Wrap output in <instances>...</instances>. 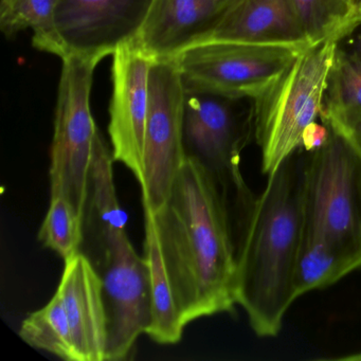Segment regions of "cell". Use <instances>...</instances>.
I'll use <instances>...</instances> for the list:
<instances>
[{
	"instance_id": "cell-5",
	"label": "cell",
	"mask_w": 361,
	"mask_h": 361,
	"mask_svg": "<svg viewBox=\"0 0 361 361\" xmlns=\"http://www.w3.org/2000/svg\"><path fill=\"white\" fill-rule=\"evenodd\" d=\"M304 234L361 250V154L331 128L322 147L306 152Z\"/></svg>"
},
{
	"instance_id": "cell-2",
	"label": "cell",
	"mask_w": 361,
	"mask_h": 361,
	"mask_svg": "<svg viewBox=\"0 0 361 361\" xmlns=\"http://www.w3.org/2000/svg\"><path fill=\"white\" fill-rule=\"evenodd\" d=\"M299 149L268 177L248 214L233 226L236 304L255 335L276 337L295 302V274L304 234V169Z\"/></svg>"
},
{
	"instance_id": "cell-8",
	"label": "cell",
	"mask_w": 361,
	"mask_h": 361,
	"mask_svg": "<svg viewBox=\"0 0 361 361\" xmlns=\"http://www.w3.org/2000/svg\"><path fill=\"white\" fill-rule=\"evenodd\" d=\"M185 86L173 59H156L149 75V111L143 173L139 185L143 211L154 213L166 202L185 164Z\"/></svg>"
},
{
	"instance_id": "cell-21",
	"label": "cell",
	"mask_w": 361,
	"mask_h": 361,
	"mask_svg": "<svg viewBox=\"0 0 361 361\" xmlns=\"http://www.w3.org/2000/svg\"><path fill=\"white\" fill-rule=\"evenodd\" d=\"M83 238V216L62 196H51L39 231L42 244L66 261L81 251Z\"/></svg>"
},
{
	"instance_id": "cell-18",
	"label": "cell",
	"mask_w": 361,
	"mask_h": 361,
	"mask_svg": "<svg viewBox=\"0 0 361 361\" xmlns=\"http://www.w3.org/2000/svg\"><path fill=\"white\" fill-rule=\"evenodd\" d=\"M59 0H0V30L8 39L32 31L33 47L65 59L67 51L56 25Z\"/></svg>"
},
{
	"instance_id": "cell-27",
	"label": "cell",
	"mask_w": 361,
	"mask_h": 361,
	"mask_svg": "<svg viewBox=\"0 0 361 361\" xmlns=\"http://www.w3.org/2000/svg\"><path fill=\"white\" fill-rule=\"evenodd\" d=\"M361 0H350V3H352V5L354 6L355 9H356L357 6L359 5V3H360Z\"/></svg>"
},
{
	"instance_id": "cell-19",
	"label": "cell",
	"mask_w": 361,
	"mask_h": 361,
	"mask_svg": "<svg viewBox=\"0 0 361 361\" xmlns=\"http://www.w3.org/2000/svg\"><path fill=\"white\" fill-rule=\"evenodd\" d=\"M18 334L32 348L64 360L79 361L64 304L58 291L44 307L24 319Z\"/></svg>"
},
{
	"instance_id": "cell-12",
	"label": "cell",
	"mask_w": 361,
	"mask_h": 361,
	"mask_svg": "<svg viewBox=\"0 0 361 361\" xmlns=\"http://www.w3.org/2000/svg\"><path fill=\"white\" fill-rule=\"evenodd\" d=\"M233 0H153L134 42L152 59H174L210 41Z\"/></svg>"
},
{
	"instance_id": "cell-4",
	"label": "cell",
	"mask_w": 361,
	"mask_h": 361,
	"mask_svg": "<svg viewBox=\"0 0 361 361\" xmlns=\"http://www.w3.org/2000/svg\"><path fill=\"white\" fill-rule=\"evenodd\" d=\"M255 101L185 87L183 147L216 179L233 212L250 210L255 196L240 171V155L255 136Z\"/></svg>"
},
{
	"instance_id": "cell-28",
	"label": "cell",
	"mask_w": 361,
	"mask_h": 361,
	"mask_svg": "<svg viewBox=\"0 0 361 361\" xmlns=\"http://www.w3.org/2000/svg\"></svg>"
},
{
	"instance_id": "cell-26",
	"label": "cell",
	"mask_w": 361,
	"mask_h": 361,
	"mask_svg": "<svg viewBox=\"0 0 361 361\" xmlns=\"http://www.w3.org/2000/svg\"><path fill=\"white\" fill-rule=\"evenodd\" d=\"M361 23V1L359 5L356 7V13H355L354 18V27Z\"/></svg>"
},
{
	"instance_id": "cell-13",
	"label": "cell",
	"mask_w": 361,
	"mask_h": 361,
	"mask_svg": "<svg viewBox=\"0 0 361 361\" xmlns=\"http://www.w3.org/2000/svg\"><path fill=\"white\" fill-rule=\"evenodd\" d=\"M65 262L58 291L68 319L79 361H106L107 314L102 282L82 252Z\"/></svg>"
},
{
	"instance_id": "cell-10",
	"label": "cell",
	"mask_w": 361,
	"mask_h": 361,
	"mask_svg": "<svg viewBox=\"0 0 361 361\" xmlns=\"http://www.w3.org/2000/svg\"><path fill=\"white\" fill-rule=\"evenodd\" d=\"M153 0H59L56 25L69 54L102 61L134 43Z\"/></svg>"
},
{
	"instance_id": "cell-9",
	"label": "cell",
	"mask_w": 361,
	"mask_h": 361,
	"mask_svg": "<svg viewBox=\"0 0 361 361\" xmlns=\"http://www.w3.org/2000/svg\"><path fill=\"white\" fill-rule=\"evenodd\" d=\"M90 262L102 282L109 329L106 360H123L151 322L147 262L135 250L128 231L107 240Z\"/></svg>"
},
{
	"instance_id": "cell-20",
	"label": "cell",
	"mask_w": 361,
	"mask_h": 361,
	"mask_svg": "<svg viewBox=\"0 0 361 361\" xmlns=\"http://www.w3.org/2000/svg\"><path fill=\"white\" fill-rule=\"evenodd\" d=\"M310 44L339 41L354 27L356 9L350 0H291Z\"/></svg>"
},
{
	"instance_id": "cell-24",
	"label": "cell",
	"mask_w": 361,
	"mask_h": 361,
	"mask_svg": "<svg viewBox=\"0 0 361 361\" xmlns=\"http://www.w3.org/2000/svg\"><path fill=\"white\" fill-rule=\"evenodd\" d=\"M333 130H335V128H333ZM335 130H337L342 136L345 137L348 142L357 149L358 153L361 154V122L360 123L354 124V126H346V128Z\"/></svg>"
},
{
	"instance_id": "cell-7",
	"label": "cell",
	"mask_w": 361,
	"mask_h": 361,
	"mask_svg": "<svg viewBox=\"0 0 361 361\" xmlns=\"http://www.w3.org/2000/svg\"><path fill=\"white\" fill-rule=\"evenodd\" d=\"M304 48L208 41L173 60L185 87L257 100Z\"/></svg>"
},
{
	"instance_id": "cell-25",
	"label": "cell",
	"mask_w": 361,
	"mask_h": 361,
	"mask_svg": "<svg viewBox=\"0 0 361 361\" xmlns=\"http://www.w3.org/2000/svg\"><path fill=\"white\" fill-rule=\"evenodd\" d=\"M333 360H342V361H361V352L356 353V354L348 355V356L336 357L331 358Z\"/></svg>"
},
{
	"instance_id": "cell-23",
	"label": "cell",
	"mask_w": 361,
	"mask_h": 361,
	"mask_svg": "<svg viewBox=\"0 0 361 361\" xmlns=\"http://www.w3.org/2000/svg\"><path fill=\"white\" fill-rule=\"evenodd\" d=\"M338 45L345 49L361 54V23L348 31L344 37L338 41Z\"/></svg>"
},
{
	"instance_id": "cell-17",
	"label": "cell",
	"mask_w": 361,
	"mask_h": 361,
	"mask_svg": "<svg viewBox=\"0 0 361 361\" xmlns=\"http://www.w3.org/2000/svg\"><path fill=\"white\" fill-rule=\"evenodd\" d=\"M320 120L339 130L361 122V54L337 45L329 69Z\"/></svg>"
},
{
	"instance_id": "cell-11",
	"label": "cell",
	"mask_w": 361,
	"mask_h": 361,
	"mask_svg": "<svg viewBox=\"0 0 361 361\" xmlns=\"http://www.w3.org/2000/svg\"><path fill=\"white\" fill-rule=\"evenodd\" d=\"M113 96L109 134L114 160L142 179L145 128L149 111V75L154 59L135 43L113 54Z\"/></svg>"
},
{
	"instance_id": "cell-6",
	"label": "cell",
	"mask_w": 361,
	"mask_h": 361,
	"mask_svg": "<svg viewBox=\"0 0 361 361\" xmlns=\"http://www.w3.org/2000/svg\"><path fill=\"white\" fill-rule=\"evenodd\" d=\"M50 151V195L62 196L84 216L99 130L90 111L98 59H63Z\"/></svg>"
},
{
	"instance_id": "cell-14",
	"label": "cell",
	"mask_w": 361,
	"mask_h": 361,
	"mask_svg": "<svg viewBox=\"0 0 361 361\" xmlns=\"http://www.w3.org/2000/svg\"><path fill=\"white\" fill-rule=\"evenodd\" d=\"M210 41L295 47L310 45L291 0H233Z\"/></svg>"
},
{
	"instance_id": "cell-16",
	"label": "cell",
	"mask_w": 361,
	"mask_h": 361,
	"mask_svg": "<svg viewBox=\"0 0 361 361\" xmlns=\"http://www.w3.org/2000/svg\"><path fill=\"white\" fill-rule=\"evenodd\" d=\"M357 270H361V250L303 234L295 267V299L327 288Z\"/></svg>"
},
{
	"instance_id": "cell-1",
	"label": "cell",
	"mask_w": 361,
	"mask_h": 361,
	"mask_svg": "<svg viewBox=\"0 0 361 361\" xmlns=\"http://www.w3.org/2000/svg\"><path fill=\"white\" fill-rule=\"evenodd\" d=\"M155 228L185 325L235 307L236 251L227 198L212 174L187 157L166 202L145 211Z\"/></svg>"
},
{
	"instance_id": "cell-22",
	"label": "cell",
	"mask_w": 361,
	"mask_h": 361,
	"mask_svg": "<svg viewBox=\"0 0 361 361\" xmlns=\"http://www.w3.org/2000/svg\"><path fill=\"white\" fill-rule=\"evenodd\" d=\"M329 128L326 124L321 122L317 123V121L312 122L303 134V140H302V149L306 152H312L319 149L324 145L325 141L329 138Z\"/></svg>"
},
{
	"instance_id": "cell-15",
	"label": "cell",
	"mask_w": 361,
	"mask_h": 361,
	"mask_svg": "<svg viewBox=\"0 0 361 361\" xmlns=\"http://www.w3.org/2000/svg\"><path fill=\"white\" fill-rule=\"evenodd\" d=\"M145 232L143 257L147 262L151 301V322L147 335L159 344H175L180 341L187 325L179 314L155 228L147 214Z\"/></svg>"
},
{
	"instance_id": "cell-3",
	"label": "cell",
	"mask_w": 361,
	"mask_h": 361,
	"mask_svg": "<svg viewBox=\"0 0 361 361\" xmlns=\"http://www.w3.org/2000/svg\"><path fill=\"white\" fill-rule=\"evenodd\" d=\"M337 45V39L310 44L255 100V138L266 176L301 149L306 128L320 118Z\"/></svg>"
}]
</instances>
